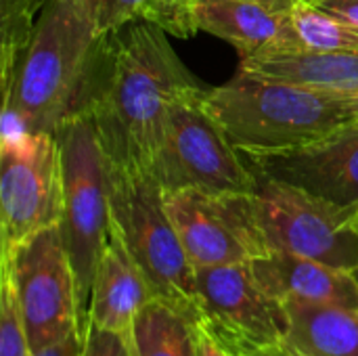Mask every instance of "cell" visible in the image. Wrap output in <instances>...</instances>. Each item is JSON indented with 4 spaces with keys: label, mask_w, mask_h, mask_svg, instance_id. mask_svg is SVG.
Returning <instances> with one entry per match:
<instances>
[{
    "label": "cell",
    "mask_w": 358,
    "mask_h": 356,
    "mask_svg": "<svg viewBox=\"0 0 358 356\" xmlns=\"http://www.w3.org/2000/svg\"><path fill=\"white\" fill-rule=\"evenodd\" d=\"M197 86L162 27L130 23L101 36L76 111L92 118L111 164L151 170L170 105Z\"/></svg>",
    "instance_id": "6da1fadb"
},
{
    "label": "cell",
    "mask_w": 358,
    "mask_h": 356,
    "mask_svg": "<svg viewBox=\"0 0 358 356\" xmlns=\"http://www.w3.org/2000/svg\"><path fill=\"white\" fill-rule=\"evenodd\" d=\"M101 34L90 0H48L2 86L0 145L29 132L57 134L78 109Z\"/></svg>",
    "instance_id": "7a4b0ae2"
},
{
    "label": "cell",
    "mask_w": 358,
    "mask_h": 356,
    "mask_svg": "<svg viewBox=\"0 0 358 356\" xmlns=\"http://www.w3.org/2000/svg\"><path fill=\"white\" fill-rule=\"evenodd\" d=\"M203 105L241 153L317 143L358 124V97L241 71L203 92Z\"/></svg>",
    "instance_id": "3957f363"
},
{
    "label": "cell",
    "mask_w": 358,
    "mask_h": 356,
    "mask_svg": "<svg viewBox=\"0 0 358 356\" xmlns=\"http://www.w3.org/2000/svg\"><path fill=\"white\" fill-rule=\"evenodd\" d=\"M109 210L153 298L201 323L195 264L166 210V191L145 168L109 162Z\"/></svg>",
    "instance_id": "277c9868"
},
{
    "label": "cell",
    "mask_w": 358,
    "mask_h": 356,
    "mask_svg": "<svg viewBox=\"0 0 358 356\" xmlns=\"http://www.w3.org/2000/svg\"><path fill=\"white\" fill-rule=\"evenodd\" d=\"M55 136L63 168V218L59 229L76 273L84 325L96 266L111 233L109 157L86 111L71 113Z\"/></svg>",
    "instance_id": "5b68a950"
},
{
    "label": "cell",
    "mask_w": 358,
    "mask_h": 356,
    "mask_svg": "<svg viewBox=\"0 0 358 356\" xmlns=\"http://www.w3.org/2000/svg\"><path fill=\"white\" fill-rule=\"evenodd\" d=\"M206 88L182 92L168 109L162 145L151 174L166 193L197 189L208 193H256L258 178L241 151L203 105Z\"/></svg>",
    "instance_id": "8992f818"
},
{
    "label": "cell",
    "mask_w": 358,
    "mask_h": 356,
    "mask_svg": "<svg viewBox=\"0 0 358 356\" xmlns=\"http://www.w3.org/2000/svg\"><path fill=\"white\" fill-rule=\"evenodd\" d=\"M256 214L268 252L358 273V206H340L254 172Z\"/></svg>",
    "instance_id": "52a82bcc"
},
{
    "label": "cell",
    "mask_w": 358,
    "mask_h": 356,
    "mask_svg": "<svg viewBox=\"0 0 358 356\" xmlns=\"http://www.w3.org/2000/svg\"><path fill=\"white\" fill-rule=\"evenodd\" d=\"M17 287L31 353L82 332L76 273L59 225L40 231L10 256L0 258Z\"/></svg>",
    "instance_id": "ba28073f"
},
{
    "label": "cell",
    "mask_w": 358,
    "mask_h": 356,
    "mask_svg": "<svg viewBox=\"0 0 358 356\" xmlns=\"http://www.w3.org/2000/svg\"><path fill=\"white\" fill-rule=\"evenodd\" d=\"M63 218V168L55 134L0 145V258Z\"/></svg>",
    "instance_id": "9c48e42d"
},
{
    "label": "cell",
    "mask_w": 358,
    "mask_h": 356,
    "mask_svg": "<svg viewBox=\"0 0 358 356\" xmlns=\"http://www.w3.org/2000/svg\"><path fill=\"white\" fill-rule=\"evenodd\" d=\"M195 279L201 325L231 353L245 356L285 338L287 308L262 290L250 262L199 266Z\"/></svg>",
    "instance_id": "30bf717a"
},
{
    "label": "cell",
    "mask_w": 358,
    "mask_h": 356,
    "mask_svg": "<svg viewBox=\"0 0 358 356\" xmlns=\"http://www.w3.org/2000/svg\"><path fill=\"white\" fill-rule=\"evenodd\" d=\"M166 210L195 269L252 262L268 254L258 225L256 193L180 189L166 193Z\"/></svg>",
    "instance_id": "8fae6325"
},
{
    "label": "cell",
    "mask_w": 358,
    "mask_h": 356,
    "mask_svg": "<svg viewBox=\"0 0 358 356\" xmlns=\"http://www.w3.org/2000/svg\"><path fill=\"white\" fill-rule=\"evenodd\" d=\"M243 155L266 178L340 206H358V124L304 147Z\"/></svg>",
    "instance_id": "7c38bea8"
},
{
    "label": "cell",
    "mask_w": 358,
    "mask_h": 356,
    "mask_svg": "<svg viewBox=\"0 0 358 356\" xmlns=\"http://www.w3.org/2000/svg\"><path fill=\"white\" fill-rule=\"evenodd\" d=\"M294 0H193L197 31L229 42L241 57L275 55L283 46Z\"/></svg>",
    "instance_id": "4fadbf2b"
},
{
    "label": "cell",
    "mask_w": 358,
    "mask_h": 356,
    "mask_svg": "<svg viewBox=\"0 0 358 356\" xmlns=\"http://www.w3.org/2000/svg\"><path fill=\"white\" fill-rule=\"evenodd\" d=\"M250 264L262 290L279 302L358 308V273L340 271L285 252H268Z\"/></svg>",
    "instance_id": "5bb4252c"
},
{
    "label": "cell",
    "mask_w": 358,
    "mask_h": 356,
    "mask_svg": "<svg viewBox=\"0 0 358 356\" xmlns=\"http://www.w3.org/2000/svg\"><path fill=\"white\" fill-rule=\"evenodd\" d=\"M151 300L153 292L145 275L111 222V233L96 266L86 319L103 329L132 338L134 321Z\"/></svg>",
    "instance_id": "9a60e30c"
},
{
    "label": "cell",
    "mask_w": 358,
    "mask_h": 356,
    "mask_svg": "<svg viewBox=\"0 0 358 356\" xmlns=\"http://www.w3.org/2000/svg\"><path fill=\"white\" fill-rule=\"evenodd\" d=\"M289 315L285 338L245 356H358V308L283 302Z\"/></svg>",
    "instance_id": "2e32d148"
},
{
    "label": "cell",
    "mask_w": 358,
    "mask_h": 356,
    "mask_svg": "<svg viewBox=\"0 0 358 356\" xmlns=\"http://www.w3.org/2000/svg\"><path fill=\"white\" fill-rule=\"evenodd\" d=\"M132 346L134 356H199L197 323L153 298L134 321Z\"/></svg>",
    "instance_id": "e0dca14e"
},
{
    "label": "cell",
    "mask_w": 358,
    "mask_h": 356,
    "mask_svg": "<svg viewBox=\"0 0 358 356\" xmlns=\"http://www.w3.org/2000/svg\"><path fill=\"white\" fill-rule=\"evenodd\" d=\"M99 34H111L130 23H153L170 36L197 34L189 0H90Z\"/></svg>",
    "instance_id": "ac0fdd59"
},
{
    "label": "cell",
    "mask_w": 358,
    "mask_h": 356,
    "mask_svg": "<svg viewBox=\"0 0 358 356\" xmlns=\"http://www.w3.org/2000/svg\"><path fill=\"white\" fill-rule=\"evenodd\" d=\"M292 52H358V29L306 0H294L283 46L275 55Z\"/></svg>",
    "instance_id": "d6986e66"
},
{
    "label": "cell",
    "mask_w": 358,
    "mask_h": 356,
    "mask_svg": "<svg viewBox=\"0 0 358 356\" xmlns=\"http://www.w3.org/2000/svg\"><path fill=\"white\" fill-rule=\"evenodd\" d=\"M46 2L48 0H0V86L10 82Z\"/></svg>",
    "instance_id": "ffe728a7"
},
{
    "label": "cell",
    "mask_w": 358,
    "mask_h": 356,
    "mask_svg": "<svg viewBox=\"0 0 358 356\" xmlns=\"http://www.w3.org/2000/svg\"><path fill=\"white\" fill-rule=\"evenodd\" d=\"M0 356H31L17 287L4 269H0Z\"/></svg>",
    "instance_id": "44dd1931"
},
{
    "label": "cell",
    "mask_w": 358,
    "mask_h": 356,
    "mask_svg": "<svg viewBox=\"0 0 358 356\" xmlns=\"http://www.w3.org/2000/svg\"><path fill=\"white\" fill-rule=\"evenodd\" d=\"M82 356H134L132 338L103 329L86 319L82 325Z\"/></svg>",
    "instance_id": "7402d4cb"
},
{
    "label": "cell",
    "mask_w": 358,
    "mask_h": 356,
    "mask_svg": "<svg viewBox=\"0 0 358 356\" xmlns=\"http://www.w3.org/2000/svg\"><path fill=\"white\" fill-rule=\"evenodd\" d=\"M338 21L358 29V0H306Z\"/></svg>",
    "instance_id": "603a6c76"
},
{
    "label": "cell",
    "mask_w": 358,
    "mask_h": 356,
    "mask_svg": "<svg viewBox=\"0 0 358 356\" xmlns=\"http://www.w3.org/2000/svg\"><path fill=\"white\" fill-rule=\"evenodd\" d=\"M31 356H82V332L71 334L69 338H65L48 348L31 353Z\"/></svg>",
    "instance_id": "cb8c5ba5"
},
{
    "label": "cell",
    "mask_w": 358,
    "mask_h": 356,
    "mask_svg": "<svg viewBox=\"0 0 358 356\" xmlns=\"http://www.w3.org/2000/svg\"><path fill=\"white\" fill-rule=\"evenodd\" d=\"M197 340H199V356H237L222 342H218L201 323H197Z\"/></svg>",
    "instance_id": "d4e9b609"
},
{
    "label": "cell",
    "mask_w": 358,
    "mask_h": 356,
    "mask_svg": "<svg viewBox=\"0 0 358 356\" xmlns=\"http://www.w3.org/2000/svg\"><path fill=\"white\" fill-rule=\"evenodd\" d=\"M189 2H191V4H193V0H189Z\"/></svg>",
    "instance_id": "484cf974"
}]
</instances>
